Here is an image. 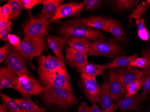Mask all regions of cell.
<instances>
[{
    "instance_id": "32",
    "label": "cell",
    "mask_w": 150,
    "mask_h": 112,
    "mask_svg": "<svg viewBox=\"0 0 150 112\" xmlns=\"http://www.w3.org/2000/svg\"><path fill=\"white\" fill-rule=\"evenodd\" d=\"M139 1L135 0H117L114 1L115 7L118 11L130 10L137 5Z\"/></svg>"
},
{
    "instance_id": "4",
    "label": "cell",
    "mask_w": 150,
    "mask_h": 112,
    "mask_svg": "<svg viewBox=\"0 0 150 112\" xmlns=\"http://www.w3.org/2000/svg\"><path fill=\"white\" fill-rule=\"evenodd\" d=\"M15 48L28 61H31L34 57H39L43 51L47 50L45 38L42 37H24L20 44Z\"/></svg>"
},
{
    "instance_id": "20",
    "label": "cell",
    "mask_w": 150,
    "mask_h": 112,
    "mask_svg": "<svg viewBox=\"0 0 150 112\" xmlns=\"http://www.w3.org/2000/svg\"><path fill=\"white\" fill-rule=\"evenodd\" d=\"M81 19L84 24L91 27L109 33V20L108 18H105L102 16L96 15L84 18Z\"/></svg>"
},
{
    "instance_id": "1",
    "label": "cell",
    "mask_w": 150,
    "mask_h": 112,
    "mask_svg": "<svg viewBox=\"0 0 150 112\" xmlns=\"http://www.w3.org/2000/svg\"><path fill=\"white\" fill-rule=\"evenodd\" d=\"M58 32L67 39L85 38L93 41L107 39L103 32L84 24L79 17L66 21L59 28Z\"/></svg>"
},
{
    "instance_id": "15",
    "label": "cell",
    "mask_w": 150,
    "mask_h": 112,
    "mask_svg": "<svg viewBox=\"0 0 150 112\" xmlns=\"http://www.w3.org/2000/svg\"><path fill=\"white\" fill-rule=\"evenodd\" d=\"M100 94L98 103L102 110L105 112H115V108L111 97L109 82L106 81L100 85Z\"/></svg>"
},
{
    "instance_id": "6",
    "label": "cell",
    "mask_w": 150,
    "mask_h": 112,
    "mask_svg": "<svg viewBox=\"0 0 150 112\" xmlns=\"http://www.w3.org/2000/svg\"><path fill=\"white\" fill-rule=\"evenodd\" d=\"M13 88L23 97L40 95L45 89L38 80L27 75L18 77Z\"/></svg>"
},
{
    "instance_id": "19",
    "label": "cell",
    "mask_w": 150,
    "mask_h": 112,
    "mask_svg": "<svg viewBox=\"0 0 150 112\" xmlns=\"http://www.w3.org/2000/svg\"><path fill=\"white\" fill-rule=\"evenodd\" d=\"M18 75L8 67L0 69V89L13 88Z\"/></svg>"
},
{
    "instance_id": "22",
    "label": "cell",
    "mask_w": 150,
    "mask_h": 112,
    "mask_svg": "<svg viewBox=\"0 0 150 112\" xmlns=\"http://www.w3.org/2000/svg\"><path fill=\"white\" fill-rule=\"evenodd\" d=\"M77 72L83 74L90 78L96 79L97 76H103V72L105 70L101 65L93 64L88 61L86 63L82 66L76 68Z\"/></svg>"
},
{
    "instance_id": "9",
    "label": "cell",
    "mask_w": 150,
    "mask_h": 112,
    "mask_svg": "<svg viewBox=\"0 0 150 112\" xmlns=\"http://www.w3.org/2000/svg\"><path fill=\"white\" fill-rule=\"evenodd\" d=\"M85 7L84 1L80 3L69 2L66 4H61L58 8L56 15L49 22V23L63 18L79 15Z\"/></svg>"
},
{
    "instance_id": "29",
    "label": "cell",
    "mask_w": 150,
    "mask_h": 112,
    "mask_svg": "<svg viewBox=\"0 0 150 112\" xmlns=\"http://www.w3.org/2000/svg\"><path fill=\"white\" fill-rule=\"evenodd\" d=\"M143 78H139L132 82L127 86L125 88V97L134 96L143 85Z\"/></svg>"
},
{
    "instance_id": "7",
    "label": "cell",
    "mask_w": 150,
    "mask_h": 112,
    "mask_svg": "<svg viewBox=\"0 0 150 112\" xmlns=\"http://www.w3.org/2000/svg\"><path fill=\"white\" fill-rule=\"evenodd\" d=\"M49 24V22L42 18L31 17L23 26L24 37L45 38L48 34Z\"/></svg>"
},
{
    "instance_id": "27",
    "label": "cell",
    "mask_w": 150,
    "mask_h": 112,
    "mask_svg": "<svg viewBox=\"0 0 150 112\" xmlns=\"http://www.w3.org/2000/svg\"><path fill=\"white\" fill-rule=\"evenodd\" d=\"M138 37L142 41L149 42L150 34L146 29L145 20L143 18L136 20Z\"/></svg>"
},
{
    "instance_id": "28",
    "label": "cell",
    "mask_w": 150,
    "mask_h": 112,
    "mask_svg": "<svg viewBox=\"0 0 150 112\" xmlns=\"http://www.w3.org/2000/svg\"><path fill=\"white\" fill-rule=\"evenodd\" d=\"M143 57L136 58L131 62L130 67H139L141 69L146 68L150 65V55L146 51L142 52Z\"/></svg>"
},
{
    "instance_id": "5",
    "label": "cell",
    "mask_w": 150,
    "mask_h": 112,
    "mask_svg": "<svg viewBox=\"0 0 150 112\" xmlns=\"http://www.w3.org/2000/svg\"><path fill=\"white\" fill-rule=\"evenodd\" d=\"M122 52V48L115 41L99 39L92 42L88 54L90 56H98L114 58Z\"/></svg>"
},
{
    "instance_id": "23",
    "label": "cell",
    "mask_w": 150,
    "mask_h": 112,
    "mask_svg": "<svg viewBox=\"0 0 150 112\" xmlns=\"http://www.w3.org/2000/svg\"><path fill=\"white\" fill-rule=\"evenodd\" d=\"M23 112H45V110L40 108L31 99L30 97H23L15 99Z\"/></svg>"
},
{
    "instance_id": "30",
    "label": "cell",
    "mask_w": 150,
    "mask_h": 112,
    "mask_svg": "<svg viewBox=\"0 0 150 112\" xmlns=\"http://www.w3.org/2000/svg\"><path fill=\"white\" fill-rule=\"evenodd\" d=\"M1 99L3 102L6 104L9 112H23L19 105L15 101L4 93H1Z\"/></svg>"
},
{
    "instance_id": "3",
    "label": "cell",
    "mask_w": 150,
    "mask_h": 112,
    "mask_svg": "<svg viewBox=\"0 0 150 112\" xmlns=\"http://www.w3.org/2000/svg\"><path fill=\"white\" fill-rule=\"evenodd\" d=\"M38 73L39 79L44 86H52L72 92L69 75L66 68H59L49 72Z\"/></svg>"
},
{
    "instance_id": "17",
    "label": "cell",
    "mask_w": 150,
    "mask_h": 112,
    "mask_svg": "<svg viewBox=\"0 0 150 112\" xmlns=\"http://www.w3.org/2000/svg\"><path fill=\"white\" fill-rule=\"evenodd\" d=\"M66 53L67 60L73 68L82 66L88 62V54L77 51L70 47L66 48Z\"/></svg>"
},
{
    "instance_id": "41",
    "label": "cell",
    "mask_w": 150,
    "mask_h": 112,
    "mask_svg": "<svg viewBox=\"0 0 150 112\" xmlns=\"http://www.w3.org/2000/svg\"><path fill=\"white\" fill-rule=\"evenodd\" d=\"M90 112H105L102 109H100L96 104V103H93L91 107L89 108Z\"/></svg>"
},
{
    "instance_id": "25",
    "label": "cell",
    "mask_w": 150,
    "mask_h": 112,
    "mask_svg": "<svg viewBox=\"0 0 150 112\" xmlns=\"http://www.w3.org/2000/svg\"><path fill=\"white\" fill-rule=\"evenodd\" d=\"M108 18L109 20L108 29L109 33L112 34L117 40L124 39V37H126V34L120 23L112 18L109 17Z\"/></svg>"
},
{
    "instance_id": "10",
    "label": "cell",
    "mask_w": 150,
    "mask_h": 112,
    "mask_svg": "<svg viewBox=\"0 0 150 112\" xmlns=\"http://www.w3.org/2000/svg\"><path fill=\"white\" fill-rule=\"evenodd\" d=\"M81 80L85 94L92 103H98L100 94V85L96 79H92L83 74H81Z\"/></svg>"
},
{
    "instance_id": "8",
    "label": "cell",
    "mask_w": 150,
    "mask_h": 112,
    "mask_svg": "<svg viewBox=\"0 0 150 112\" xmlns=\"http://www.w3.org/2000/svg\"><path fill=\"white\" fill-rule=\"evenodd\" d=\"M25 60L16 49L11 44L5 60V64L18 76L27 75L33 77L27 68Z\"/></svg>"
},
{
    "instance_id": "39",
    "label": "cell",
    "mask_w": 150,
    "mask_h": 112,
    "mask_svg": "<svg viewBox=\"0 0 150 112\" xmlns=\"http://www.w3.org/2000/svg\"><path fill=\"white\" fill-rule=\"evenodd\" d=\"M8 42L14 47H17L20 44L21 41L19 38L15 35L10 34L8 37Z\"/></svg>"
},
{
    "instance_id": "44",
    "label": "cell",
    "mask_w": 150,
    "mask_h": 112,
    "mask_svg": "<svg viewBox=\"0 0 150 112\" xmlns=\"http://www.w3.org/2000/svg\"><path fill=\"white\" fill-rule=\"evenodd\" d=\"M146 52H147L149 55H150V48H149V49H147V50H146Z\"/></svg>"
},
{
    "instance_id": "24",
    "label": "cell",
    "mask_w": 150,
    "mask_h": 112,
    "mask_svg": "<svg viewBox=\"0 0 150 112\" xmlns=\"http://www.w3.org/2000/svg\"><path fill=\"white\" fill-rule=\"evenodd\" d=\"M91 40L85 38H71L67 39L69 46L77 51L88 54Z\"/></svg>"
},
{
    "instance_id": "43",
    "label": "cell",
    "mask_w": 150,
    "mask_h": 112,
    "mask_svg": "<svg viewBox=\"0 0 150 112\" xmlns=\"http://www.w3.org/2000/svg\"><path fill=\"white\" fill-rule=\"evenodd\" d=\"M6 104L2 102V104L0 106V112H7Z\"/></svg>"
},
{
    "instance_id": "18",
    "label": "cell",
    "mask_w": 150,
    "mask_h": 112,
    "mask_svg": "<svg viewBox=\"0 0 150 112\" xmlns=\"http://www.w3.org/2000/svg\"><path fill=\"white\" fill-rule=\"evenodd\" d=\"M63 0H44L42 10L38 17L50 22L54 17Z\"/></svg>"
},
{
    "instance_id": "21",
    "label": "cell",
    "mask_w": 150,
    "mask_h": 112,
    "mask_svg": "<svg viewBox=\"0 0 150 112\" xmlns=\"http://www.w3.org/2000/svg\"><path fill=\"white\" fill-rule=\"evenodd\" d=\"M138 57V54H136L131 56H121L114 58L112 61L108 63L101 65L105 69L109 70H115L118 68L128 67L131 62Z\"/></svg>"
},
{
    "instance_id": "13",
    "label": "cell",
    "mask_w": 150,
    "mask_h": 112,
    "mask_svg": "<svg viewBox=\"0 0 150 112\" xmlns=\"http://www.w3.org/2000/svg\"><path fill=\"white\" fill-rule=\"evenodd\" d=\"M147 95L140 94L138 96L125 97L119 101L116 106H115V109L119 108L122 111L133 110L137 111L139 109L142 104L146 100Z\"/></svg>"
},
{
    "instance_id": "36",
    "label": "cell",
    "mask_w": 150,
    "mask_h": 112,
    "mask_svg": "<svg viewBox=\"0 0 150 112\" xmlns=\"http://www.w3.org/2000/svg\"><path fill=\"white\" fill-rule=\"evenodd\" d=\"M11 20H9L6 27L2 30H0V38L5 42L8 41V37L11 34L10 33L11 32Z\"/></svg>"
},
{
    "instance_id": "26",
    "label": "cell",
    "mask_w": 150,
    "mask_h": 112,
    "mask_svg": "<svg viewBox=\"0 0 150 112\" xmlns=\"http://www.w3.org/2000/svg\"><path fill=\"white\" fill-rule=\"evenodd\" d=\"M150 5V0L141 1L136 6V8L133 10L132 13L127 16L126 18L128 19L132 18L135 20L142 18Z\"/></svg>"
},
{
    "instance_id": "31",
    "label": "cell",
    "mask_w": 150,
    "mask_h": 112,
    "mask_svg": "<svg viewBox=\"0 0 150 112\" xmlns=\"http://www.w3.org/2000/svg\"><path fill=\"white\" fill-rule=\"evenodd\" d=\"M7 3L10 4L11 9L10 19L13 21L16 20L21 13L23 5L20 1L18 0H10Z\"/></svg>"
},
{
    "instance_id": "14",
    "label": "cell",
    "mask_w": 150,
    "mask_h": 112,
    "mask_svg": "<svg viewBox=\"0 0 150 112\" xmlns=\"http://www.w3.org/2000/svg\"><path fill=\"white\" fill-rule=\"evenodd\" d=\"M46 40L49 48L55 54L56 57L65 61L64 51L67 44V39L64 37L49 35L46 37Z\"/></svg>"
},
{
    "instance_id": "40",
    "label": "cell",
    "mask_w": 150,
    "mask_h": 112,
    "mask_svg": "<svg viewBox=\"0 0 150 112\" xmlns=\"http://www.w3.org/2000/svg\"><path fill=\"white\" fill-rule=\"evenodd\" d=\"M90 107L88 104L86 102L83 101L81 103L80 106L79 107L78 112H90L89 110Z\"/></svg>"
},
{
    "instance_id": "45",
    "label": "cell",
    "mask_w": 150,
    "mask_h": 112,
    "mask_svg": "<svg viewBox=\"0 0 150 112\" xmlns=\"http://www.w3.org/2000/svg\"></svg>"
},
{
    "instance_id": "33",
    "label": "cell",
    "mask_w": 150,
    "mask_h": 112,
    "mask_svg": "<svg viewBox=\"0 0 150 112\" xmlns=\"http://www.w3.org/2000/svg\"><path fill=\"white\" fill-rule=\"evenodd\" d=\"M142 73V78L144 80L142 85V91L141 94L147 95L150 92V65L144 69H141Z\"/></svg>"
},
{
    "instance_id": "12",
    "label": "cell",
    "mask_w": 150,
    "mask_h": 112,
    "mask_svg": "<svg viewBox=\"0 0 150 112\" xmlns=\"http://www.w3.org/2000/svg\"><path fill=\"white\" fill-rule=\"evenodd\" d=\"M109 79V89L111 97L115 102H118L122 99L124 94L125 93L122 81L120 76L113 70L108 71Z\"/></svg>"
},
{
    "instance_id": "37",
    "label": "cell",
    "mask_w": 150,
    "mask_h": 112,
    "mask_svg": "<svg viewBox=\"0 0 150 112\" xmlns=\"http://www.w3.org/2000/svg\"><path fill=\"white\" fill-rule=\"evenodd\" d=\"M11 6L8 3L0 8V18H10L11 15Z\"/></svg>"
},
{
    "instance_id": "35",
    "label": "cell",
    "mask_w": 150,
    "mask_h": 112,
    "mask_svg": "<svg viewBox=\"0 0 150 112\" xmlns=\"http://www.w3.org/2000/svg\"><path fill=\"white\" fill-rule=\"evenodd\" d=\"M20 1L26 10H29L38 4H42L44 0H21Z\"/></svg>"
},
{
    "instance_id": "2",
    "label": "cell",
    "mask_w": 150,
    "mask_h": 112,
    "mask_svg": "<svg viewBox=\"0 0 150 112\" xmlns=\"http://www.w3.org/2000/svg\"><path fill=\"white\" fill-rule=\"evenodd\" d=\"M45 89L40 94L45 105L63 110L78 104V100L72 92L52 86H44Z\"/></svg>"
},
{
    "instance_id": "42",
    "label": "cell",
    "mask_w": 150,
    "mask_h": 112,
    "mask_svg": "<svg viewBox=\"0 0 150 112\" xmlns=\"http://www.w3.org/2000/svg\"><path fill=\"white\" fill-rule=\"evenodd\" d=\"M9 18H0V30L4 29L9 22Z\"/></svg>"
},
{
    "instance_id": "11",
    "label": "cell",
    "mask_w": 150,
    "mask_h": 112,
    "mask_svg": "<svg viewBox=\"0 0 150 112\" xmlns=\"http://www.w3.org/2000/svg\"><path fill=\"white\" fill-rule=\"evenodd\" d=\"M38 68L37 72H49L59 68H66L65 61L51 55H41L38 59Z\"/></svg>"
},
{
    "instance_id": "16",
    "label": "cell",
    "mask_w": 150,
    "mask_h": 112,
    "mask_svg": "<svg viewBox=\"0 0 150 112\" xmlns=\"http://www.w3.org/2000/svg\"><path fill=\"white\" fill-rule=\"evenodd\" d=\"M117 72L121 79L125 92V88L129 83L142 76V73L141 70L135 67H124L117 70Z\"/></svg>"
},
{
    "instance_id": "38",
    "label": "cell",
    "mask_w": 150,
    "mask_h": 112,
    "mask_svg": "<svg viewBox=\"0 0 150 112\" xmlns=\"http://www.w3.org/2000/svg\"><path fill=\"white\" fill-rule=\"evenodd\" d=\"M11 44L8 42L0 48V63H1L6 59V56Z\"/></svg>"
},
{
    "instance_id": "34",
    "label": "cell",
    "mask_w": 150,
    "mask_h": 112,
    "mask_svg": "<svg viewBox=\"0 0 150 112\" xmlns=\"http://www.w3.org/2000/svg\"><path fill=\"white\" fill-rule=\"evenodd\" d=\"M86 11H92L97 10L102 5V0H85L84 1Z\"/></svg>"
}]
</instances>
